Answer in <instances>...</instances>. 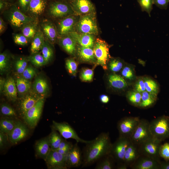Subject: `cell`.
<instances>
[{
    "label": "cell",
    "instance_id": "cell-13",
    "mask_svg": "<svg viewBox=\"0 0 169 169\" xmlns=\"http://www.w3.org/2000/svg\"><path fill=\"white\" fill-rule=\"evenodd\" d=\"M67 156L62 155L57 150L51 149L45 161L48 168L51 169H67Z\"/></svg>",
    "mask_w": 169,
    "mask_h": 169
},
{
    "label": "cell",
    "instance_id": "cell-23",
    "mask_svg": "<svg viewBox=\"0 0 169 169\" xmlns=\"http://www.w3.org/2000/svg\"><path fill=\"white\" fill-rule=\"evenodd\" d=\"M108 82L110 86L117 90H123L128 86V84L121 75L115 73L110 74L107 77Z\"/></svg>",
    "mask_w": 169,
    "mask_h": 169
},
{
    "label": "cell",
    "instance_id": "cell-45",
    "mask_svg": "<svg viewBox=\"0 0 169 169\" xmlns=\"http://www.w3.org/2000/svg\"><path fill=\"white\" fill-rule=\"evenodd\" d=\"M0 110L1 113L3 115L7 117H12L17 115L14 109L6 104L4 103L1 105Z\"/></svg>",
    "mask_w": 169,
    "mask_h": 169
},
{
    "label": "cell",
    "instance_id": "cell-36",
    "mask_svg": "<svg viewBox=\"0 0 169 169\" xmlns=\"http://www.w3.org/2000/svg\"><path fill=\"white\" fill-rule=\"evenodd\" d=\"M49 136L51 149L56 150L59 148V145L64 139L57 131L52 130Z\"/></svg>",
    "mask_w": 169,
    "mask_h": 169
},
{
    "label": "cell",
    "instance_id": "cell-15",
    "mask_svg": "<svg viewBox=\"0 0 169 169\" xmlns=\"http://www.w3.org/2000/svg\"><path fill=\"white\" fill-rule=\"evenodd\" d=\"M69 3L75 14L78 16L96 12L95 6L90 0H70Z\"/></svg>",
    "mask_w": 169,
    "mask_h": 169
},
{
    "label": "cell",
    "instance_id": "cell-10",
    "mask_svg": "<svg viewBox=\"0 0 169 169\" xmlns=\"http://www.w3.org/2000/svg\"><path fill=\"white\" fill-rule=\"evenodd\" d=\"M52 127V130L59 132L65 139H73L78 143L80 142L85 144L90 141L81 138L74 129L67 122H58L53 121Z\"/></svg>",
    "mask_w": 169,
    "mask_h": 169
},
{
    "label": "cell",
    "instance_id": "cell-47",
    "mask_svg": "<svg viewBox=\"0 0 169 169\" xmlns=\"http://www.w3.org/2000/svg\"><path fill=\"white\" fill-rule=\"evenodd\" d=\"M9 57L6 52L0 54V71L1 73L6 71L9 66Z\"/></svg>",
    "mask_w": 169,
    "mask_h": 169
},
{
    "label": "cell",
    "instance_id": "cell-63",
    "mask_svg": "<svg viewBox=\"0 0 169 169\" xmlns=\"http://www.w3.org/2000/svg\"><path fill=\"white\" fill-rule=\"evenodd\" d=\"M58 1H64V2H68V1L69 2V1H70V0H58Z\"/></svg>",
    "mask_w": 169,
    "mask_h": 169
},
{
    "label": "cell",
    "instance_id": "cell-26",
    "mask_svg": "<svg viewBox=\"0 0 169 169\" xmlns=\"http://www.w3.org/2000/svg\"><path fill=\"white\" fill-rule=\"evenodd\" d=\"M42 98L37 94H28L24 96L21 101L20 106V110L23 116Z\"/></svg>",
    "mask_w": 169,
    "mask_h": 169
},
{
    "label": "cell",
    "instance_id": "cell-48",
    "mask_svg": "<svg viewBox=\"0 0 169 169\" xmlns=\"http://www.w3.org/2000/svg\"><path fill=\"white\" fill-rule=\"evenodd\" d=\"M27 61L24 58L17 60L15 63V67L17 72L22 74L27 67Z\"/></svg>",
    "mask_w": 169,
    "mask_h": 169
},
{
    "label": "cell",
    "instance_id": "cell-58",
    "mask_svg": "<svg viewBox=\"0 0 169 169\" xmlns=\"http://www.w3.org/2000/svg\"><path fill=\"white\" fill-rule=\"evenodd\" d=\"M100 101L103 103L106 104L108 103L110 100L109 97L105 95H102L100 97Z\"/></svg>",
    "mask_w": 169,
    "mask_h": 169
},
{
    "label": "cell",
    "instance_id": "cell-53",
    "mask_svg": "<svg viewBox=\"0 0 169 169\" xmlns=\"http://www.w3.org/2000/svg\"><path fill=\"white\" fill-rule=\"evenodd\" d=\"M31 0H18V5L20 10L24 13L28 12Z\"/></svg>",
    "mask_w": 169,
    "mask_h": 169
},
{
    "label": "cell",
    "instance_id": "cell-18",
    "mask_svg": "<svg viewBox=\"0 0 169 169\" xmlns=\"http://www.w3.org/2000/svg\"><path fill=\"white\" fill-rule=\"evenodd\" d=\"M160 163L149 157L141 155L130 167L133 169H159Z\"/></svg>",
    "mask_w": 169,
    "mask_h": 169
},
{
    "label": "cell",
    "instance_id": "cell-37",
    "mask_svg": "<svg viewBox=\"0 0 169 169\" xmlns=\"http://www.w3.org/2000/svg\"><path fill=\"white\" fill-rule=\"evenodd\" d=\"M126 97L130 104L135 106L139 107L141 100V93L134 89L129 90L126 94Z\"/></svg>",
    "mask_w": 169,
    "mask_h": 169
},
{
    "label": "cell",
    "instance_id": "cell-14",
    "mask_svg": "<svg viewBox=\"0 0 169 169\" xmlns=\"http://www.w3.org/2000/svg\"><path fill=\"white\" fill-rule=\"evenodd\" d=\"M79 16L73 14L62 18L58 22L57 30L60 36L75 31L76 24Z\"/></svg>",
    "mask_w": 169,
    "mask_h": 169
},
{
    "label": "cell",
    "instance_id": "cell-35",
    "mask_svg": "<svg viewBox=\"0 0 169 169\" xmlns=\"http://www.w3.org/2000/svg\"><path fill=\"white\" fill-rule=\"evenodd\" d=\"M37 24L35 20L26 24L21 29L22 33L28 38H33L38 30Z\"/></svg>",
    "mask_w": 169,
    "mask_h": 169
},
{
    "label": "cell",
    "instance_id": "cell-2",
    "mask_svg": "<svg viewBox=\"0 0 169 169\" xmlns=\"http://www.w3.org/2000/svg\"><path fill=\"white\" fill-rule=\"evenodd\" d=\"M149 128L153 137L161 141L169 138V117L163 115L150 122Z\"/></svg>",
    "mask_w": 169,
    "mask_h": 169
},
{
    "label": "cell",
    "instance_id": "cell-52",
    "mask_svg": "<svg viewBox=\"0 0 169 169\" xmlns=\"http://www.w3.org/2000/svg\"><path fill=\"white\" fill-rule=\"evenodd\" d=\"M134 88V90L141 93L146 90L143 77H139L138 78L135 83Z\"/></svg>",
    "mask_w": 169,
    "mask_h": 169
},
{
    "label": "cell",
    "instance_id": "cell-39",
    "mask_svg": "<svg viewBox=\"0 0 169 169\" xmlns=\"http://www.w3.org/2000/svg\"><path fill=\"white\" fill-rule=\"evenodd\" d=\"M124 66L123 60L119 58H111L107 64V68L113 73H116L122 69Z\"/></svg>",
    "mask_w": 169,
    "mask_h": 169
},
{
    "label": "cell",
    "instance_id": "cell-59",
    "mask_svg": "<svg viewBox=\"0 0 169 169\" xmlns=\"http://www.w3.org/2000/svg\"><path fill=\"white\" fill-rule=\"evenodd\" d=\"M6 24L1 18H0V33H2L6 29Z\"/></svg>",
    "mask_w": 169,
    "mask_h": 169
},
{
    "label": "cell",
    "instance_id": "cell-43",
    "mask_svg": "<svg viewBox=\"0 0 169 169\" xmlns=\"http://www.w3.org/2000/svg\"><path fill=\"white\" fill-rule=\"evenodd\" d=\"M78 63L73 58L67 59L65 61L66 68L69 73L71 75L75 76L77 72Z\"/></svg>",
    "mask_w": 169,
    "mask_h": 169
},
{
    "label": "cell",
    "instance_id": "cell-16",
    "mask_svg": "<svg viewBox=\"0 0 169 169\" xmlns=\"http://www.w3.org/2000/svg\"><path fill=\"white\" fill-rule=\"evenodd\" d=\"M28 130L26 126L20 121H17L12 131L8 135V140L11 144H16L28 135Z\"/></svg>",
    "mask_w": 169,
    "mask_h": 169
},
{
    "label": "cell",
    "instance_id": "cell-11",
    "mask_svg": "<svg viewBox=\"0 0 169 169\" xmlns=\"http://www.w3.org/2000/svg\"><path fill=\"white\" fill-rule=\"evenodd\" d=\"M44 102V99L42 97L23 116L25 122L31 128L37 125L41 115Z\"/></svg>",
    "mask_w": 169,
    "mask_h": 169
},
{
    "label": "cell",
    "instance_id": "cell-42",
    "mask_svg": "<svg viewBox=\"0 0 169 169\" xmlns=\"http://www.w3.org/2000/svg\"><path fill=\"white\" fill-rule=\"evenodd\" d=\"M121 75L126 80H132L136 78L134 70L129 65L124 66L121 70Z\"/></svg>",
    "mask_w": 169,
    "mask_h": 169
},
{
    "label": "cell",
    "instance_id": "cell-29",
    "mask_svg": "<svg viewBox=\"0 0 169 169\" xmlns=\"http://www.w3.org/2000/svg\"><path fill=\"white\" fill-rule=\"evenodd\" d=\"M45 41L44 34L40 30H38L33 38L30 51L32 54L38 53L41 50Z\"/></svg>",
    "mask_w": 169,
    "mask_h": 169
},
{
    "label": "cell",
    "instance_id": "cell-57",
    "mask_svg": "<svg viewBox=\"0 0 169 169\" xmlns=\"http://www.w3.org/2000/svg\"><path fill=\"white\" fill-rule=\"evenodd\" d=\"M73 145L72 143L67 141L64 139L61 142L58 149H62L65 147Z\"/></svg>",
    "mask_w": 169,
    "mask_h": 169
},
{
    "label": "cell",
    "instance_id": "cell-40",
    "mask_svg": "<svg viewBox=\"0 0 169 169\" xmlns=\"http://www.w3.org/2000/svg\"><path fill=\"white\" fill-rule=\"evenodd\" d=\"M41 50L42 54L47 64L51 59L53 56V49L49 43L45 41Z\"/></svg>",
    "mask_w": 169,
    "mask_h": 169
},
{
    "label": "cell",
    "instance_id": "cell-3",
    "mask_svg": "<svg viewBox=\"0 0 169 169\" xmlns=\"http://www.w3.org/2000/svg\"><path fill=\"white\" fill-rule=\"evenodd\" d=\"M96 12L80 16L75 25V31L96 36L99 33Z\"/></svg>",
    "mask_w": 169,
    "mask_h": 169
},
{
    "label": "cell",
    "instance_id": "cell-38",
    "mask_svg": "<svg viewBox=\"0 0 169 169\" xmlns=\"http://www.w3.org/2000/svg\"><path fill=\"white\" fill-rule=\"evenodd\" d=\"M16 82L17 91L21 94L27 93L30 89V82L23 77L17 78Z\"/></svg>",
    "mask_w": 169,
    "mask_h": 169
},
{
    "label": "cell",
    "instance_id": "cell-62",
    "mask_svg": "<svg viewBox=\"0 0 169 169\" xmlns=\"http://www.w3.org/2000/svg\"><path fill=\"white\" fill-rule=\"evenodd\" d=\"M0 92H2V91L3 90V89L5 81L2 78L0 79Z\"/></svg>",
    "mask_w": 169,
    "mask_h": 169
},
{
    "label": "cell",
    "instance_id": "cell-7",
    "mask_svg": "<svg viewBox=\"0 0 169 169\" xmlns=\"http://www.w3.org/2000/svg\"><path fill=\"white\" fill-rule=\"evenodd\" d=\"M150 122L145 119H140L136 128L130 137L131 142L139 146L152 136L149 128Z\"/></svg>",
    "mask_w": 169,
    "mask_h": 169
},
{
    "label": "cell",
    "instance_id": "cell-44",
    "mask_svg": "<svg viewBox=\"0 0 169 169\" xmlns=\"http://www.w3.org/2000/svg\"><path fill=\"white\" fill-rule=\"evenodd\" d=\"M94 71L92 69L86 68L83 69L80 73L79 77L83 82H91L93 79Z\"/></svg>",
    "mask_w": 169,
    "mask_h": 169
},
{
    "label": "cell",
    "instance_id": "cell-25",
    "mask_svg": "<svg viewBox=\"0 0 169 169\" xmlns=\"http://www.w3.org/2000/svg\"><path fill=\"white\" fill-rule=\"evenodd\" d=\"M141 156L138 146L131 143L126 150L124 158L125 164L130 167Z\"/></svg>",
    "mask_w": 169,
    "mask_h": 169
},
{
    "label": "cell",
    "instance_id": "cell-61",
    "mask_svg": "<svg viewBox=\"0 0 169 169\" xmlns=\"http://www.w3.org/2000/svg\"><path fill=\"white\" fill-rule=\"evenodd\" d=\"M8 3L2 0L0 1V9L2 10L8 6Z\"/></svg>",
    "mask_w": 169,
    "mask_h": 169
},
{
    "label": "cell",
    "instance_id": "cell-22",
    "mask_svg": "<svg viewBox=\"0 0 169 169\" xmlns=\"http://www.w3.org/2000/svg\"><path fill=\"white\" fill-rule=\"evenodd\" d=\"M59 43L69 54L72 56L75 55L77 43L70 34L60 36L59 38Z\"/></svg>",
    "mask_w": 169,
    "mask_h": 169
},
{
    "label": "cell",
    "instance_id": "cell-8",
    "mask_svg": "<svg viewBox=\"0 0 169 169\" xmlns=\"http://www.w3.org/2000/svg\"><path fill=\"white\" fill-rule=\"evenodd\" d=\"M140 120L138 117L133 116L125 117L120 120L117 124L119 136L130 138Z\"/></svg>",
    "mask_w": 169,
    "mask_h": 169
},
{
    "label": "cell",
    "instance_id": "cell-30",
    "mask_svg": "<svg viewBox=\"0 0 169 169\" xmlns=\"http://www.w3.org/2000/svg\"><path fill=\"white\" fill-rule=\"evenodd\" d=\"M115 161L110 154L107 155L97 161L95 169H113L115 168Z\"/></svg>",
    "mask_w": 169,
    "mask_h": 169
},
{
    "label": "cell",
    "instance_id": "cell-5",
    "mask_svg": "<svg viewBox=\"0 0 169 169\" xmlns=\"http://www.w3.org/2000/svg\"><path fill=\"white\" fill-rule=\"evenodd\" d=\"M7 14L8 22L17 29H22L26 24L35 20L34 17L26 15L14 5L10 6Z\"/></svg>",
    "mask_w": 169,
    "mask_h": 169
},
{
    "label": "cell",
    "instance_id": "cell-50",
    "mask_svg": "<svg viewBox=\"0 0 169 169\" xmlns=\"http://www.w3.org/2000/svg\"><path fill=\"white\" fill-rule=\"evenodd\" d=\"M13 37L14 42L17 44L24 46L28 43V38L22 33L15 34Z\"/></svg>",
    "mask_w": 169,
    "mask_h": 169
},
{
    "label": "cell",
    "instance_id": "cell-21",
    "mask_svg": "<svg viewBox=\"0 0 169 169\" xmlns=\"http://www.w3.org/2000/svg\"><path fill=\"white\" fill-rule=\"evenodd\" d=\"M70 34L77 44L86 47L93 48L95 40V35L88 33H80L74 31Z\"/></svg>",
    "mask_w": 169,
    "mask_h": 169
},
{
    "label": "cell",
    "instance_id": "cell-34",
    "mask_svg": "<svg viewBox=\"0 0 169 169\" xmlns=\"http://www.w3.org/2000/svg\"><path fill=\"white\" fill-rule=\"evenodd\" d=\"M17 122L11 119L2 118L0 121V131L8 135L13 130Z\"/></svg>",
    "mask_w": 169,
    "mask_h": 169
},
{
    "label": "cell",
    "instance_id": "cell-55",
    "mask_svg": "<svg viewBox=\"0 0 169 169\" xmlns=\"http://www.w3.org/2000/svg\"><path fill=\"white\" fill-rule=\"evenodd\" d=\"M8 139L7 135L0 131V147L1 148L4 147Z\"/></svg>",
    "mask_w": 169,
    "mask_h": 169
},
{
    "label": "cell",
    "instance_id": "cell-56",
    "mask_svg": "<svg viewBox=\"0 0 169 169\" xmlns=\"http://www.w3.org/2000/svg\"><path fill=\"white\" fill-rule=\"evenodd\" d=\"M73 145L65 147L62 149H58L56 150L59 152L63 155L67 156L70 149L72 148Z\"/></svg>",
    "mask_w": 169,
    "mask_h": 169
},
{
    "label": "cell",
    "instance_id": "cell-31",
    "mask_svg": "<svg viewBox=\"0 0 169 169\" xmlns=\"http://www.w3.org/2000/svg\"><path fill=\"white\" fill-rule=\"evenodd\" d=\"M33 88L36 94L41 97H44L49 90L46 81L41 77H38L35 79L33 84Z\"/></svg>",
    "mask_w": 169,
    "mask_h": 169
},
{
    "label": "cell",
    "instance_id": "cell-19",
    "mask_svg": "<svg viewBox=\"0 0 169 169\" xmlns=\"http://www.w3.org/2000/svg\"><path fill=\"white\" fill-rule=\"evenodd\" d=\"M75 55L82 62L95 65L96 64L93 48L83 47L77 44Z\"/></svg>",
    "mask_w": 169,
    "mask_h": 169
},
{
    "label": "cell",
    "instance_id": "cell-54",
    "mask_svg": "<svg viewBox=\"0 0 169 169\" xmlns=\"http://www.w3.org/2000/svg\"><path fill=\"white\" fill-rule=\"evenodd\" d=\"M153 4L161 9H166L168 6L169 0H153Z\"/></svg>",
    "mask_w": 169,
    "mask_h": 169
},
{
    "label": "cell",
    "instance_id": "cell-1",
    "mask_svg": "<svg viewBox=\"0 0 169 169\" xmlns=\"http://www.w3.org/2000/svg\"><path fill=\"white\" fill-rule=\"evenodd\" d=\"M112 144L109 132H102L86 144L83 152L82 167L89 166L110 154Z\"/></svg>",
    "mask_w": 169,
    "mask_h": 169
},
{
    "label": "cell",
    "instance_id": "cell-9",
    "mask_svg": "<svg viewBox=\"0 0 169 169\" xmlns=\"http://www.w3.org/2000/svg\"><path fill=\"white\" fill-rule=\"evenodd\" d=\"M131 142L130 138L119 136L112 144L110 154L114 158L117 165L125 163L124 158L125 152Z\"/></svg>",
    "mask_w": 169,
    "mask_h": 169
},
{
    "label": "cell",
    "instance_id": "cell-46",
    "mask_svg": "<svg viewBox=\"0 0 169 169\" xmlns=\"http://www.w3.org/2000/svg\"><path fill=\"white\" fill-rule=\"evenodd\" d=\"M142 11L146 12L150 16V13L153 8V0H137Z\"/></svg>",
    "mask_w": 169,
    "mask_h": 169
},
{
    "label": "cell",
    "instance_id": "cell-4",
    "mask_svg": "<svg viewBox=\"0 0 169 169\" xmlns=\"http://www.w3.org/2000/svg\"><path fill=\"white\" fill-rule=\"evenodd\" d=\"M110 46L105 40L95 39L93 49L96 64L95 66H101L105 70L108 69L107 64L111 57L109 53Z\"/></svg>",
    "mask_w": 169,
    "mask_h": 169
},
{
    "label": "cell",
    "instance_id": "cell-20",
    "mask_svg": "<svg viewBox=\"0 0 169 169\" xmlns=\"http://www.w3.org/2000/svg\"><path fill=\"white\" fill-rule=\"evenodd\" d=\"M42 32L50 43H54L59 35L57 29L50 21L45 20L41 24Z\"/></svg>",
    "mask_w": 169,
    "mask_h": 169
},
{
    "label": "cell",
    "instance_id": "cell-24",
    "mask_svg": "<svg viewBox=\"0 0 169 169\" xmlns=\"http://www.w3.org/2000/svg\"><path fill=\"white\" fill-rule=\"evenodd\" d=\"M35 148L36 155L45 161L51 150L49 136L37 141Z\"/></svg>",
    "mask_w": 169,
    "mask_h": 169
},
{
    "label": "cell",
    "instance_id": "cell-60",
    "mask_svg": "<svg viewBox=\"0 0 169 169\" xmlns=\"http://www.w3.org/2000/svg\"><path fill=\"white\" fill-rule=\"evenodd\" d=\"M160 169H169V161H165L161 162Z\"/></svg>",
    "mask_w": 169,
    "mask_h": 169
},
{
    "label": "cell",
    "instance_id": "cell-17",
    "mask_svg": "<svg viewBox=\"0 0 169 169\" xmlns=\"http://www.w3.org/2000/svg\"><path fill=\"white\" fill-rule=\"evenodd\" d=\"M78 142L73 145L67 156V168L78 167L82 165V154L78 144Z\"/></svg>",
    "mask_w": 169,
    "mask_h": 169
},
{
    "label": "cell",
    "instance_id": "cell-49",
    "mask_svg": "<svg viewBox=\"0 0 169 169\" xmlns=\"http://www.w3.org/2000/svg\"><path fill=\"white\" fill-rule=\"evenodd\" d=\"M161 157L166 161H169V143H166L161 145L159 150Z\"/></svg>",
    "mask_w": 169,
    "mask_h": 169
},
{
    "label": "cell",
    "instance_id": "cell-12",
    "mask_svg": "<svg viewBox=\"0 0 169 169\" xmlns=\"http://www.w3.org/2000/svg\"><path fill=\"white\" fill-rule=\"evenodd\" d=\"M50 15L55 18H63L75 14L68 2L57 1L52 3L49 8Z\"/></svg>",
    "mask_w": 169,
    "mask_h": 169
},
{
    "label": "cell",
    "instance_id": "cell-33",
    "mask_svg": "<svg viewBox=\"0 0 169 169\" xmlns=\"http://www.w3.org/2000/svg\"><path fill=\"white\" fill-rule=\"evenodd\" d=\"M144 80L146 90L156 96L159 91V87L157 83L149 77H143Z\"/></svg>",
    "mask_w": 169,
    "mask_h": 169
},
{
    "label": "cell",
    "instance_id": "cell-51",
    "mask_svg": "<svg viewBox=\"0 0 169 169\" xmlns=\"http://www.w3.org/2000/svg\"><path fill=\"white\" fill-rule=\"evenodd\" d=\"M22 77L27 80L32 79L36 74L34 69L31 66L27 67L21 74Z\"/></svg>",
    "mask_w": 169,
    "mask_h": 169
},
{
    "label": "cell",
    "instance_id": "cell-28",
    "mask_svg": "<svg viewBox=\"0 0 169 169\" xmlns=\"http://www.w3.org/2000/svg\"><path fill=\"white\" fill-rule=\"evenodd\" d=\"M3 90L11 100L14 101L16 100L17 89L16 83L12 78L10 77L5 81Z\"/></svg>",
    "mask_w": 169,
    "mask_h": 169
},
{
    "label": "cell",
    "instance_id": "cell-6",
    "mask_svg": "<svg viewBox=\"0 0 169 169\" xmlns=\"http://www.w3.org/2000/svg\"><path fill=\"white\" fill-rule=\"evenodd\" d=\"M162 141L152 137L138 146L141 155L150 157L161 162L159 150Z\"/></svg>",
    "mask_w": 169,
    "mask_h": 169
},
{
    "label": "cell",
    "instance_id": "cell-41",
    "mask_svg": "<svg viewBox=\"0 0 169 169\" xmlns=\"http://www.w3.org/2000/svg\"><path fill=\"white\" fill-rule=\"evenodd\" d=\"M28 60L33 65L39 67L46 64L42 54L39 52L32 54L28 58Z\"/></svg>",
    "mask_w": 169,
    "mask_h": 169
},
{
    "label": "cell",
    "instance_id": "cell-32",
    "mask_svg": "<svg viewBox=\"0 0 169 169\" xmlns=\"http://www.w3.org/2000/svg\"><path fill=\"white\" fill-rule=\"evenodd\" d=\"M141 98L139 107L147 108L154 105L157 99V96L149 93L146 90L141 93Z\"/></svg>",
    "mask_w": 169,
    "mask_h": 169
},
{
    "label": "cell",
    "instance_id": "cell-27",
    "mask_svg": "<svg viewBox=\"0 0 169 169\" xmlns=\"http://www.w3.org/2000/svg\"><path fill=\"white\" fill-rule=\"evenodd\" d=\"M47 4V0H31L28 12L31 15L37 16L45 11Z\"/></svg>",
    "mask_w": 169,
    "mask_h": 169
}]
</instances>
